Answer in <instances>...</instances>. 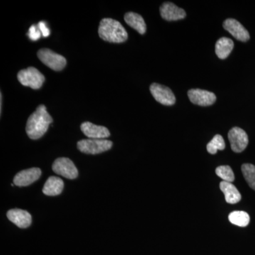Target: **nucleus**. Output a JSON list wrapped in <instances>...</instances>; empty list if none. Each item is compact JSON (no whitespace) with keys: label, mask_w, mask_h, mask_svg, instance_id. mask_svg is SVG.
I'll return each mask as SVG.
<instances>
[{"label":"nucleus","mask_w":255,"mask_h":255,"mask_svg":"<svg viewBox=\"0 0 255 255\" xmlns=\"http://www.w3.org/2000/svg\"><path fill=\"white\" fill-rule=\"evenodd\" d=\"M188 97L193 104L202 107L212 105L216 100L214 93L200 89H192L189 90L188 92Z\"/></svg>","instance_id":"obj_9"},{"label":"nucleus","mask_w":255,"mask_h":255,"mask_svg":"<svg viewBox=\"0 0 255 255\" xmlns=\"http://www.w3.org/2000/svg\"><path fill=\"white\" fill-rule=\"evenodd\" d=\"M242 172L248 185L255 191V166L252 164L242 165Z\"/></svg>","instance_id":"obj_20"},{"label":"nucleus","mask_w":255,"mask_h":255,"mask_svg":"<svg viewBox=\"0 0 255 255\" xmlns=\"http://www.w3.org/2000/svg\"><path fill=\"white\" fill-rule=\"evenodd\" d=\"M52 168L55 173L68 179H76L78 176V170L75 164L71 159L67 157H60L55 159Z\"/></svg>","instance_id":"obj_6"},{"label":"nucleus","mask_w":255,"mask_h":255,"mask_svg":"<svg viewBox=\"0 0 255 255\" xmlns=\"http://www.w3.org/2000/svg\"><path fill=\"white\" fill-rule=\"evenodd\" d=\"M64 182L61 179L57 177H50L45 183L43 193L47 196H58L63 190Z\"/></svg>","instance_id":"obj_16"},{"label":"nucleus","mask_w":255,"mask_h":255,"mask_svg":"<svg viewBox=\"0 0 255 255\" xmlns=\"http://www.w3.org/2000/svg\"><path fill=\"white\" fill-rule=\"evenodd\" d=\"M160 15L167 21H177L186 17V12L182 8L172 2H164L159 9Z\"/></svg>","instance_id":"obj_13"},{"label":"nucleus","mask_w":255,"mask_h":255,"mask_svg":"<svg viewBox=\"0 0 255 255\" xmlns=\"http://www.w3.org/2000/svg\"><path fill=\"white\" fill-rule=\"evenodd\" d=\"M41 176V170L37 167H33L21 171L14 178V185L17 187H27L38 180Z\"/></svg>","instance_id":"obj_10"},{"label":"nucleus","mask_w":255,"mask_h":255,"mask_svg":"<svg viewBox=\"0 0 255 255\" xmlns=\"http://www.w3.org/2000/svg\"><path fill=\"white\" fill-rule=\"evenodd\" d=\"M206 148L210 154L214 155L218 150H223L226 148V142L221 135H216L214 138L207 144Z\"/></svg>","instance_id":"obj_21"},{"label":"nucleus","mask_w":255,"mask_h":255,"mask_svg":"<svg viewBox=\"0 0 255 255\" xmlns=\"http://www.w3.org/2000/svg\"><path fill=\"white\" fill-rule=\"evenodd\" d=\"M0 96H1V103H0V107H1V109H2V94L1 93V95H0Z\"/></svg>","instance_id":"obj_25"},{"label":"nucleus","mask_w":255,"mask_h":255,"mask_svg":"<svg viewBox=\"0 0 255 255\" xmlns=\"http://www.w3.org/2000/svg\"><path fill=\"white\" fill-rule=\"evenodd\" d=\"M113 142L106 139H85L78 142V148L83 153L96 155L110 150Z\"/></svg>","instance_id":"obj_3"},{"label":"nucleus","mask_w":255,"mask_h":255,"mask_svg":"<svg viewBox=\"0 0 255 255\" xmlns=\"http://www.w3.org/2000/svg\"><path fill=\"white\" fill-rule=\"evenodd\" d=\"M234 47V43L231 38L223 37L216 43V53L220 59H226L231 54Z\"/></svg>","instance_id":"obj_18"},{"label":"nucleus","mask_w":255,"mask_h":255,"mask_svg":"<svg viewBox=\"0 0 255 255\" xmlns=\"http://www.w3.org/2000/svg\"><path fill=\"white\" fill-rule=\"evenodd\" d=\"M216 173L224 182L232 183L235 180L234 173L230 166H219L216 169Z\"/></svg>","instance_id":"obj_22"},{"label":"nucleus","mask_w":255,"mask_h":255,"mask_svg":"<svg viewBox=\"0 0 255 255\" xmlns=\"http://www.w3.org/2000/svg\"><path fill=\"white\" fill-rule=\"evenodd\" d=\"M230 222L240 227H246L250 223V216L245 211H236L230 214L228 216Z\"/></svg>","instance_id":"obj_19"},{"label":"nucleus","mask_w":255,"mask_h":255,"mask_svg":"<svg viewBox=\"0 0 255 255\" xmlns=\"http://www.w3.org/2000/svg\"><path fill=\"white\" fill-rule=\"evenodd\" d=\"M150 90L152 97L159 103L165 106H172L175 103V97L169 87L153 83L150 85Z\"/></svg>","instance_id":"obj_7"},{"label":"nucleus","mask_w":255,"mask_h":255,"mask_svg":"<svg viewBox=\"0 0 255 255\" xmlns=\"http://www.w3.org/2000/svg\"><path fill=\"white\" fill-rule=\"evenodd\" d=\"M220 189L224 194L226 202L228 204H237L241 200L242 196L241 193L235 187L232 183L226 182L223 181L220 183Z\"/></svg>","instance_id":"obj_15"},{"label":"nucleus","mask_w":255,"mask_h":255,"mask_svg":"<svg viewBox=\"0 0 255 255\" xmlns=\"http://www.w3.org/2000/svg\"><path fill=\"white\" fill-rule=\"evenodd\" d=\"M37 55L42 63L55 71H60L66 66L65 58L48 48H42L38 50Z\"/></svg>","instance_id":"obj_5"},{"label":"nucleus","mask_w":255,"mask_h":255,"mask_svg":"<svg viewBox=\"0 0 255 255\" xmlns=\"http://www.w3.org/2000/svg\"><path fill=\"white\" fill-rule=\"evenodd\" d=\"M99 36L110 43H124L128 39V33L122 23L113 18H103L100 21Z\"/></svg>","instance_id":"obj_2"},{"label":"nucleus","mask_w":255,"mask_h":255,"mask_svg":"<svg viewBox=\"0 0 255 255\" xmlns=\"http://www.w3.org/2000/svg\"><path fill=\"white\" fill-rule=\"evenodd\" d=\"M17 78L23 86L31 87L33 90L41 88L45 81L44 75L33 67L20 70L18 73Z\"/></svg>","instance_id":"obj_4"},{"label":"nucleus","mask_w":255,"mask_h":255,"mask_svg":"<svg viewBox=\"0 0 255 255\" xmlns=\"http://www.w3.org/2000/svg\"><path fill=\"white\" fill-rule=\"evenodd\" d=\"M124 20L128 26L136 30L140 34H144L145 33V22L140 14L134 12H128L124 16Z\"/></svg>","instance_id":"obj_17"},{"label":"nucleus","mask_w":255,"mask_h":255,"mask_svg":"<svg viewBox=\"0 0 255 255\" xmlns=\"http://www.w3.org/2000/svg\"><path fill=\"white\" fill-rule=\"evenodd\" d=\"M27 35L29 37L30 39L32 40V41H36L41 38L42 33L38 26L32 25L29 29H28Z\"/></svg>","instance_id":"obj_23"},{"label":"nucleus","mask_w":255,"mask_h":255,"mask_svg":"<svg viewBox=\"0 0 255 255\" xmlns=\"http://www.w3.org/2000/svg\"><path fill=\"white\" fill-rule=\"evenodd\" d=\"M8 219L11 222L14 223L20 228L29 227L31 224V216L28 211L24 210L14 209H11L6 214Z\"/></svg>","instance_id":"obj_14"},{"label":"nucleus","mask_w":255,"mask_h":255,"mask_svg":"<svg viewBox=\"0 0 255 255\" xmlns=\"http://www.w3.org/2000/svg\"><path fill=\"white\" fill-rule=\"evenodd\" d=\"M228 139L231 142V149L235 152H241L248 145V134L241 128L234 127L228 132Z\"/></svg>","instance_id":"obj_8"},{"label":"nucleus","mask_w":255,"mask_h":255,"mask_svg":"<svg viewBox=\"0 0 255 255\" xmlns=\"http://www.w3.org/2000/svg\"><path fill=\"white\" fill-rule=\"evenodd\" d=\"M52 123L53 119L47 112L46 106L39 105L28 119L26 126V133L32 140L41 138Z\"/></svg>","instance_id":"obj_1"},{"label":"nucleus","mask_w":255,"mask_h":255,"mask_svg":"<svg viewBox=\"0 0 255 255\" xmlns=\"http://www.w3.org/2000/svg\"><path fill=\"white\" fill-rule=\"evenodd\" d=\"M38 27L39 28L40 31H41L43 36H49L50 30L49 28L47 27V25L44 21H40V22L38 23Z\"/></svg>","instance_id":"obj_24"},{"label":"nucleus","mask_w":255,"mask_h":255,"mask_svg":"<svg viewBox=\"0 0 255 255\" xmlns=\"http://www.w3.org/2000/svg\"><path fill=\"white\" fill-rule=\"evenodd\" d=\"M80 128L82 132L90 139H105L110 136V130L107 128L91 122H84Z\"/></svg>","instance_id":"obj_12"},{"label":"nucleus","mask_w":255,"mask_h":255,"mask_svg":"<svg viewBox=\"0 0 255 255\" xmlns=\"http://www.w3.org/2000/svg\"><path fill=\"white\" fill-rule=\"evenodd\" d=\"M223 28L239 41L246 42L250 39L249 32L234 18H227L223 23Z\"/></svg>","instance_id":"obj_11"}]
</instances>
